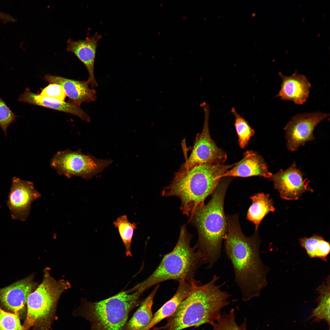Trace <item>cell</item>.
I'll use <instances>...</instances> for the list:
<instances>
[{
	"label": "cell",
	"instance_id": "cell-18",
	"mask_svg": "<svg viewBox=\"0 0 330 330\" xmlns=\"http://www.w3.org/2000/svg\"><path fill=\"white\" fill-rule=\"evenodd\" d=\"M18 101L72 114L87 122L90 121V116L78 105L71 102H62L42 97L39 94L31 92L28 87L24 93L20 96Z\"/></svg>",
	"mask_w": 330,
	"mask_h": 330
},
{
	"label": "cell",
	"instance_id": "cell-19",
	"mask_svg": "<svg viewBox=\"0 0 330 330\" xmlns=\"http://www.w3.org/2000/svg\"><path fill=\"white\" fill-rule=\"evenodd\" d=\"M193 278L189 280H182L173 297L167 302L153 315L152 320L147 330H150L163 320L172 315L178 306L190 293L193 286Z\"/></svg>",
	"mask_w": 330,
	"mask_h": 330
},
{
	"label": "cell",
	"instance_id": "cell-6",
	"mask_svg": "<svg viewBox=\"0 0 330 330\" xmlns=\"http://www.w3.org/2000/svg\"><path fill=\"white\" fill-rule=\"evenodd\" d=\"M142 294L126 291L99 301L83 300L79 315L90 322V330H122L130 312L140 305Z\"/></svg>",
	"mask_w": 330,
	"mask_h": 330
},
{
	"label": "cell",
	"instance_id": "cell-22",
	"mask_svg": "<svg viewBox=\"0 0 330 330\" xmlns=\"http://www.w3.org/2000/svg\"><path fill=\"white\" fill-rule=\"evenodd\" d=\"M319 296L316 299L317 307L313 309L309 319H314V322L325 321L330 326V275L322 281L316 289Z\"/></svg>",
	"mask_w": 330,
	"mask_h": 330
},
{
	"label": "cell",
	"instance_id": "cell-2",
	"mask_svg": "<svg viewBox=\"0 0 330 330\" xmlns=\"http://www.w3.org/2000/svg\"><path fill=\"white\" fill-rule=\"evenodd\" d=\"M219 279L215 275L205 284L194 279L191 292L167 318L166 324L152 330H182L205 324L212 325L220 316L222 308L230 302L228 300L230 294L221 288L225 283L216 284Z\"/></svg>",
	"mask_w": 330,
	"mask_h": 330
},
{
	"label": "cell",
	"instance_id": "cell-16",
	"mask_svg": "<svg viewBox=\"0 0 330 330\" xmlns=\"http://www.w3.org/2000/svg\"><path fill=\"white\" fill-rule=\"evenodd\" d=\"M279 75L282 82L281 89L276 97L282 100L292 101L296 105H302L305 102L311 86L306 76L298 74L296 71L290 76L284 75L280 73Z\"/></svg>",
	"mask_w": 330,
	"mask_h": 330
},
{
	"label": "cell",
	"instance_id": "cell-12",
	"mask_svg": "<svg viewBox=\"0 0 330 330\" xmlns=\"http://www.w3.org/2000/svg\"><path fill=\"white\" fill-rule=\"evenodd\" d=\"M304 173L298 168L295 162L285 170L280 169L269 179L279 192L281 197L285 200L298 199L302 194L312 190L308 186L309 181L304 178Z\"/></svg>",
	"mask_w": 330,
	"mask_h": 330
},
{
	"label": "cell",
	"instance_id": "cell-29",
	"mask_svg": "<svg viewBox=\"0 0 330 330\" xmlns=\"http://www.w3.org/2000/svg\"><path fill=\"white\" fill-rule=\"evenodd\" d=\"M40 96L64 101L66 96L65 92L61 85L56 84H50L42 89L39 94Z\"/></svg>",
	"mask_w": 330,
	"mask_h": 330
},
{
	"label": "cell",
	"instance_id": "cell-3",
	"mask_svg": "<svg viewBox=\"0 0 330 330\" xmlns=\"http://www.w3.org/2000/svg\"><path fill=\"white\" fill-rule=\"evenodd\" d=\"M235 164H207L187 170L179 169L170 184L163 190L162 196L179 198L180 208L189 222L196 210L215 190L222 175Z\"/></svg>",
	"mask_w": 330,
	"mask_h": 330
},
{
	"label": "cell",
	"instance_id": "cell-20",
	"mask_svg": "<svg viewBox=\"0 0 330 330\" xmlns=\"http://www.w3.org/2000/svg\"><path fill=\"white\" fill-rule=\"evenodd\" d=\"M159 287V284L142 301L130 320L127 321L122 330H147L153 317L152 307L154 297Z\"/></svg>",
	"mask_w": 330,
	"mask_h": 330
},
{
	"label": "cell",
	"instance_id": "cell-8",
	"mask_svg": "<svg viewBox=\"0 0 330 330\" xmlns=\"http://www.w3.org/2000/svg\"><path fill=\"white\" fill-rule=\"evenodd\" d=\"M112 162L110 159L96 158L80 151H59L52 159L51 166L61 174L68 178L77 176L89 180L101 172Z\"/></svg>",
	"mask_w": 330,
	"mask_h": 330
},
{
	"label": "cell",
	"instance_id": "cell-25",
	"mask_svg": "<svg viewBox=\"0 0 330 330\" xmlns=\"http://www.w3.org/2000/svg\"><path fill=\"white\" fill-rule=\"evenodd\" d=\"M231 112L235 118V127L238 137V142L240 147L246 148L250 138L255 134V131L248 122L237 112L234 108Z\"/></svg>",
	"mask_w": 330,
	"mask_h": 330
},
{
	"label": "cell",
	"instance_id": "cell-24",
	"mask_svg": "<svg viewBox=\"0 0 330 330\" xmlns=\"http://www.w3.org/2000/svg\"><path fill=\"white\" fill-rule=\"evenodd\" d=\"M113 224L118 229L124 244L126 256L132 257L131 244L134 230L137 228V224L130 222L127 215H123L118 217L113 222Z\"/></svg>",
	"mask_w": 330,
	"mask_h": 330
},
{
	"label": "cell",
	"instance_id": "cell-13",
	"mask_svg": "<svg viewBox=\"0 0 330 330\" xmlns=\"http://www.w3.org/2000/svg\"><path fill=\"white\" fill-rule=\"evenodd\" d=\"M31 275L0 289V302L6 309L19 316L25 310L29 295L38 287Z\"/></svg>",
	"mask_w": 330,
	"mask_h": 330
},
{
	"label": "cell",
	"instance_id": "cell-10",
	"mask_svg": "<svg viewBox=\"0 0 330 330\" xmlns=\"http://www.w3.org/2000/svg\"><path fill=\"white\" fill-rule=\"evenodd\" d=\"M329 116L319 112L299 113L294 116L284 129L287 140V147L292 151L315 139L313 131L317 125Z\"/></svg>",
	"mask_w": 330,
	"mask_h": 330
},
{
	"label": "cell",
	"instance_id": "cell-7",
	"mask_svg": "<svg viewBox=\"0 0 330 330\" xmlns=\"http://www.w3.org/2000/svg\"><path fill=\"white\" fill-rule=\"evenodd\" d=\"M68 280H57L52 277L48 268L45 269L41 283L29 295L26 317L23 325L25 330H49L55 318L56 307L63 292L70 288Z\"/></svg>",
	"mask_w": 330,
	"mask_h": 330
},
{
	"label": "cell",
	"instance_id": "cell-15",
	"mask_svg": "<svg viewBox=\"0 0 330 330\" xmlns=\"http://www.w3.org/2000/svg\"><path fill=\"white\" fill-rule=\"evenodd\" d=\"M44 79L50 84L62 86L69 99V101L79 106L82 103L94 102L97 99L96 90L89 87L87 81L77 80L49 74L45 75Z\"/></svg>",
	"mask_w": 330,
	"mask_h": 330
},
{
	"label": "cell",
	"instance_id": "cell-28",
	"mask_svg": "<svg viewBox=\"0 0 330 330\" xmlns=\"http://www.w3.org/2000/svg\"><path fill=\"white\" fill-rule=\"evenodd\" d=\"M17 117L0 97V127L6 135L7 127L16 121Z\"/></svg>",
	"mask_w": 330,
	"mask_h": 330
},
{
	"label": "cell",
	"instance_id": "cell-11",
	"mask_svg": "<svg viewBox=\"0 0 330 330\" xmlns=\"http://www.w3.org/2000/svg\"><path fill=\"white\" fill-rule=\"evenodd\" d=\"M40 196L31 182L16 177L13 178L7 203L12 219L26 220L31 203Z\"/></svg>",
	"mask_w": 330,
	"mask_h": 330
},
{
	"label": "cell",
	"instance_id": "cell-27",
	"mask_svg": "<svg viewBox=\"0 0 330 330\" xmlns=\"http://www.w3.org/2000/svg\"><path fill=\"white\" fill-rule=\"evenodd\" d=\"M18 315L6 312L0 307V330H25Z\"/></svg>",
	"mask_w": 330,
	"mask_h": 330
},
{
	"label": "cell",
	"instance_id": "cell-9",
	"mask_svg": "<svg viewBox=\"0 0 330 330\" xmlns=\"http://www.w3.org/2000/svg\"><path fill=\"white\" fill-rule=\"evenodd\" d=\"M204 106L205 117L202 131L196 135L192 152L189 157H186L185 162L179 169L187 170L207 164H224L226 159V153L218 147L211 137L208 125L209 107L207 105Z\"/></svg>",
	"mask_w": 330,
	"mask_h": 330
},
{
	"label": "cell",
	"instance_id": "cell-14",
	"mask_svg": "<svg viewBox=\"0 0 330 330\" xmlns=\"http://www.w3.org/2000/svg\"><path fill=\"white\" fill-rule=\"evenodd\" d=\"M101 38L96 33L85 39L75 41L69 38L67 41V51L75 54L86 67L89 75L87 81L93 88L98 86L94 75V64L97 48Z\"/></svg>",
	"mask_w": 330,
	"mask_h": 330
},
{
	"label": "cell",
	"instance_id": "cell-5",
	"mask_svg": "<svg viewBox=\"0 0 330 330\" xmlns=\"http://www.w3.org/2000/svg\"><path fill=\"white\" fill-rule=\"evenodd\" d=\"M193 236L187 231L186 226L180 228L177 243L171 252L165 255L159 266L146 279L128 290L130 292L138 291L142 294L160 283L169 280L179 282L194 278L198 269L206 263L195 246L191 247Z\"/></svg>",
	"mask_w": 330,
	"mask_h": 330
},
{
	"label": "cell",
	"instance_id": "cell-23",
	"mask_svg": "<svg viewBox=\"0 0 330 330\" xmlns=\"http://www.w3.org/2000/svg\"><path fill=\"white\" fill-rule=\"evenodd\" d=\"M301 247L306 251L310 258H317L324 262L328 261L330 253V243L320 236L314 235L310 237H304L299 240Z\"/></svg>",
	"mask_w": 330,
	"mask_h": 330
},
{
	"label": "cell",
	"instance_id": "cell-21",
	"mask_svg": "<svg viewBox=\"0 0 330 330\" xmlns=\"http://www.w3.org/2000/svg\"><path fill=\"white\" fill-rule=\"evenodd\" d=\"M252 200L247 214V218L253 222L257 231L260 223L270 212L275 211L273 203L269 198V195L259 193L250 197Z\"/></svg>",
	"mask_w": 330,
	"mask_h": 330
},
{
	"label": "cell",
	"instance_id": "cell-4",
	"mask_svg": "<svg viewBox=\"0 0 330 330\" xmlns=\"http://www.w3.org/2000/svg\"><path fill=\"white\" fill-rule=\"evenodd\" d=\"M230 179L220 181L211 200L196 211L189 222L196 228L198 237L195 247L212 267L220 258L222 243L227 232L226 217L224 211L225 194Z\"/></svg>",
	"mask_w": 330,
	"mask_h": 330
},
{
	"label": "cell",
	"instance_id": "cell-17",
	"mask_svg": "<svg viewBox=\"0 0 330 330\" xmlns=\"http://www.w3.org/2000/svg\"><path fill=\"white\" fill-rule=\"evenodd\" d=\"M268 167L260 155L252 150L247 151L244 153L242 159L225 172L222 178L260 176L269 179L273 174L269 171Z\"/></svg>",
	"mask_w": 330,
	"mask_h": 330
},
{
	"label": "cell",
	"instance_id": "cell-26",
	"mask_svg": "<svg viewBox=\"0 0 330 330\" xmlns=\"http://www.w3.org/2000/svg\"><path fill=\"white\" fill-rule=\"evenodd\" d=\"M212 330H247L246 318L240 325H238L235 321L234 309H232L228 313H221L218 319L211 325ZM256 330H258L257 329Z\"/></svg>",
	"mask_w": 330,
	"mask_h": 330
},
{
	"label": "cell",
	"instance_id": "cell-1",
	"mask_svg": "<svg viewBox=\"0 0 330 330\" xmlns=\"http://www.w3.org/2000/svg\"><path fill=\"white\" fill-rule=\"evenodd\" d=\"M227 232L225 249L234 269L235 280L239 288L243 301L259 296L268 283L269 269L260 255L261 240L257 232L250 237L242 232L238 215L226 217Z\"/></svg>",
	"mask_w": 330,
	"mask_h": 330
}]
</instances>
